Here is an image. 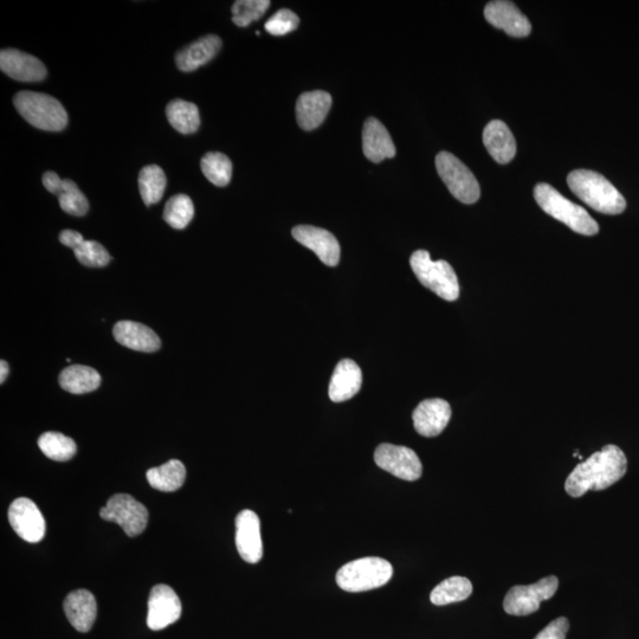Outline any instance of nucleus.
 I'll list each match as a JSON object with an SVG mask.
<instances>
[{"label": "nucleus", "instance_id": "nucleus-34", "mask_svg": "<svg viewBox=\"0 0 639 639\" xmlns=\"http://www.w3.org/2000/svg\"><path fill=\"white\" fill-rule=\"evenodd\" d=\"M269 6V0H238L232 5V22L237 27H248L266 14Z\"/></svg>", "mask_w": 639, "mask_h": 639}, {"label": "nucleus", "instance_id": "nucleus-35", "mask_svg": "<svg viewBox=\"0 0 639 639\" xmlns=\"http://www.w3.org/2000/svg\"><path fill=\"white\" fill-rule=\"evenodd\" d=\"M75 257L83 266L89 268L106 267L111 262L112 257L102 245L95 241L82 242L79 247L74 250Z\"/></svg>", "mask_w": 639, "mask_h": 639}, {"label": "nucleus", "instance_id": "nucleus-30", "mask_svg": "<svg viewBox=\"0 0 639 639\" xmlns=\"http://www.w3.org/2000/svg\"><path fill=\"white\" fill-rule=\"evenodd\" d=\"M167 179L165 172L158 165H148L139 174L141 198L147 206L157 204L163 198Z\"/></svg>", "mask_w": 639, "mask_h": 639}, {"label": "nucleus", "instance_id": "nucleus-36", "mask_svg": "<svg viewBox=\"0 0 639 639\" xmlns=\"http://www.w3.org/2000/svg\"><path fill=\"white\" fill-rule=\"evenodd\" d=\"M300 18L292 10L281 9L268 19L264 28L273 36H284L299 28Z\"/></svg>", "mask_w": 639, "mask_h": 639}, {"label": "nucleus", "instance_id": "nucleus-8", "mask_svg": "<svg viewBox=\"0 0 639 639\" xmlns=\"http://www.w3.org/2000/svg\"><path fill=\"white\" fill-rule=\"evenodd\" d=\"M103 520L115 522L124 529L129 538L138 537L148 524V511L141 502L128 494H115L100 509Z\"/></svg>", "mask_w": 639, "mask_h": 639}, {"label": "nucleus", "instance_id": "nucleus-20", "mask_svg": "<svg viewBox=\"0 0 639 639\" xmlns=\"http://www.w3.org/2000/svg\"><path fill=\"white\" fill-rule=\"evenodd\" d=\"M113 335L120 345L138 352H157L161 341L150 327L134 321H120L113 328Z\"/></svg>", "mask_w": 639, "mask_h": 639}, {"label": "nucleus", "instance_id": "nucleus-26", "mask_svg": "<svg viewBox=\"0 0 639 639\" xmlns=\"http://www.w3.org/2000/svg\"><path fill=\"white\" fill-rule=\"evenodd\" d=\"M60 385L64 391L73 395H85L99 389L101 376L92 367L71 365L61 372Z\"/></svg>", "mask_w": 639, "mask_h": 639}, {"label": "nucleus", "instance_id": "nucleus-21", "mask_svg": "<svg viewBox=\"0 0 639 639\" xmlns=\"http://www.w3.org/2000/svg\"><path fill=\"white\" fill-rule=\"evenodd\" d=\"M63 608L69 623L77 631L85 634L93 628L96 616H98V604H96L93 593L87 590L71 592L64 600Z\"/></svg>", "mask_w": 639, "mask_h": 639}, {"label": "nucleus", "instance_id": "nucleus-27", "mask_svg": "<svg viewBox=\"0 0 639 639\" xmlns=\"http://www.w3.org/2000/svg\"><path fill=\"white\" fill-rule=\"evenodd\" d=\"M147 481L159 492L172 493L184 486L186 468L178 460H171L163 466L147 470Z\"/></svg>", "mask_w": 639, "mask_h": 639}, {"label": "nucleus", "instance_id": "nucleus-17", "mask_svg": "<svg viewBox=\"0 0 639 639\" xmlns=\"http://www.w3.org/2000/svg\"><path fill=\"white\" fill-rule=\"evenodd\" d=\"M0 69L5 75L19 82H40L47 77V68L42 61L16 49L2 50Z\"/></svg>", "mask_w": 639, "mask_h": 639}, {"label": "nucleus", "instance_id": "nucleus-3", "mask_svg": "<svg viewBox=\"0 0 639 639\" xmlns=\"http://www.w3.org/2000/svg\"><path fill=\"white\" fill-rule=\"evenodd\" d=\"M534 197L540 208L547 215L558 219L559 222L567 225L568 228L585 236H595L598 234L599 225L582 206L574 204L568 200L553 186L542 183L535 186Z\"/></svg>", "mask_w": 639, "mask_h": 639}, {"label": "nucleus", "instance_id": "nucleus-33", "mask_svg": "<svg viewBox=\"0 0 639 639\" xmlns=\"http://www.w3.org/2000/svg\"><path fill=\"white\" fill-rule=\"evenodd\" d=\"M193 217H195V205L189 196H173L165 205L164 219L173 229H185Z\"/></svg>", "mask_w": 639, "mask_h": 639}, {"label": "nucleus", "instance_id": "nucleus-5", "mask_svg": "<svg viewBox=\"0 0 639 639\" xmlns=\"http://www.w3.org/2000/svg\"><path fill=\"white\" fill-rule=\"evenodd\" d=\"M392 576L393 567L389 561L367 557L342 566L337 573V583L347 592H365L386 585Z\"/></svg>", "mask_w": 639, "mask_h": 639}, {"label": "nucleus", "instance_id": "nucleus-37", "mask_svg": "<svg viewBox=\"0 0 639 639\" xmlns=\"http://www.w3.org/2000/svg\"><path fill=\"white\" fill-rule=\"evenodd\" d=\"M568 629L570 622L567 618L560 617L548 624L534 639H566Z\"/></svg>", "mask_w": 639, "mask_h": 639}, {"label": "nucleus", "instance_id": "nucleus-23", "mask_svg": "<svg viewBox=\"0 0 639 639\" xmlns=\"http://www.w3.org/2000/svg\"><path fill=\"white\" fill-rule=\"evenodd\" d=\"M363 150L365 157L376 164L396 156V146L389 131L376 118H369L365 122Z\"/></svg>", "mask_w": 639, "mask_h": 639}, {"label": "nucleus", "instance_id": "nucleus-7", "mask_svg": "<svg viewBox=\"0 0 639 639\" xmlns=\"http://www.w3.org/2000/svg\"><path fill=\"white\" fill-rule=\"evenodd\" d=\"M436 169L451 195L464 204H474L480 199L479 182L462 161L449 152L436 157Z\"/></svg>", "mask_w": 639, "mask_h": 639}, {"label": "nucleus", "instance_id": "nucleus-28", "mask_svg": "<svg viewBox=\"0 0 639 639\" xmlns=\"http://www.w3.org/2000/svg\"><path fill=\"white\" fill-rule=\"evenodd\" d=\"M166 116L171 126L182 134L196 133L200 126L198 107L192 102L171 101L166 107Z\"/></svg>", "mask_w": 639, "mask_h": 639}, {"label": "nucleus", "instance_id": "nucleus-38", "mask_svg": "<svg viewBox=\"0 0 639 639\" xmlns=\"http://www.w3.org/2000/svg\"><path fill=\"white\" fill-rule=\"evenodd\" d=\"M85 238L80 232L74 230H64L60 235V242L66 247L75 250L82 242H85Z\"/></svg>", "mask_w": 639, "mask_h": 639}, {"label": "nucleus", "instance_id": "nucleus-22", "mask_svg": "<svg viewBox=\"0 0 639 639\" xmlns=\"http://www.w3.org/2000/svg\"><path fill=\"white\" fill-rule=\"evenodd\" d=\"M361 384H363V373L358 364L351 359L341 360L335 367L331 384H329V398L334 403L346 402L357 395Z\"/></svg>", "mask_w": 639, "mask_h": 639}, {"label": "nucleus", "instance_id": "nucleus-16", "mask_svg": "<svg viewBox=\"0 0 639 639\" xmlns=\"http://www.w3.org/2000/svg\"><path fill=\"white\" fill-rule=\"evenodd\" d=\"M412 419L419 435L436 437L447 428L451 419V408L447 400L426 399L413 411Z\"/></svg>", "mask_w": 639, "mask_h": 639}, {"label": "nucleus", "instance_id": "nucleus-4", "mask_svg": "<svg viewBox=\"0 0 639 639\" xmlns=\"http://www.w3.org/2000/svg\"><path fill=\"white\" fill-rule=\"evenodd\" d=\"M14 105L30 125L48 132H61L68 125V114L53 96L28 92L18 93Z\"/></svg>", "mask_w": 639, "mask_h": 639}, {"label": "nucleus", "instance_id": "nucleus-10", "mask_svg": "<svg viewBox=\"0 0 639 639\" xmlns=\"http://www.w3.org/2000/svg\"><path fill=\"white\" fill-rule=\"evenodd\" d=\"M377 466L404 481H417L423 474L418 455L410 448L400 445L380 444L374 453Z\"/></svg>", "mask_w": 639, "mask_h": 639}, {"label": "nucleus", "instance_id": "nucleus-39", "mask_svg": "<svg viewBox=\"0 0 639 639\" xmlns=\"http://www.w3.org/2000/svg\"><path fill=\"white\" fill-rule=\"evenodd\" d=\"M9 376V364L5 360L0 361V383H4Z\"/></svg>", "mask_w": 639, "mask_h": 639}, {"label": "nucleus", "instance_id": "nucleus-2", "mask_svg": "<svg viewBox=\"0 0 639 639\" xmlns=\"http://www.w3.org/2000/svg\"><path fill=\"white\" fill-rule=\"evenodd\" d=\"M567 184L574 195L600 213L619 215L626 209V200L622 193L602 174L595 171H573L568 174Z\"/></svg>", "mask_w": 639, "mask_h": 639}, {"label": "nucleus", "instance_id": "nucleus-12", "mask_svg": "<svg viewBox=\"0 0 639 639\" xmlns=\"http://www.w3.org/2000/svg\"><path fill=\"white\" fill-rule=\"evenodd\" d=\"M9 522L18 537L36 544L45 535V520L34 501L21 497L11 503Z\"/></svg>", "mask_w": 639, "mask_h": 639}, {"label": "nucleus", "instance_id": "nucleus-29", "mask_svg": "<svg viewBox=\"0 0 639 639\" xmlns=\"http://www.w3.org/2000/svg\"><path fill=\"white\" fill-rule=\"evenodd\" d=\"M473 593V584L464 577H451L438 584L431 592L432 604L443 606L468 599Z\"/></svg>", "mask_w": 639, "mask_h": 639}, {"label": "nucleus", "instance_id": "nucleus-1", "mask_svg": "<svg viewBox=\"0 0 639 639\" xmlns=\"http://www.w3.org/2000/svg\"><path fill=\"white\" fill-rule=\"evenodd\" d=\"M628 469V460L617 445H606L586 461L578 464L565 482L568 495L580 497L589 490H604L622 479Z\"/></svg>", "mask_w": 639, "mask_h": 639}, {"label": "nucleus", "instance_id": "nucleus-19", "mask_svg": "<svg viewBox=\"0 0 639 639\" xmlns=\"http://www.w3.org/2000/svg\"><path fill=\"white\" fill-rule=\"evenodd\" d=\"M332 107V96L324 90L303 93L296 102V119L305 131L321 126Z\"/></svg>", "mask_w": 639, "mask_h": 639}, {"label": "nucleus", "instance_id": "nucleus-18", "mask_svg": "<svg viewBox=\"0 0 639 639\" xmlns=\"http://www.w3.org/2000/svg\"><path fill=\"white\" fill-rule=\"evenodd\" d=\"M43 185L50 193L57 196L61 209L71 216H85L89 210L88 199L77 185L70 179H61L55 172L44 173Z\"/></svg>", "mask_w": 639, "mask_h": 639}, {"label": "nucleus", "instance_id": "nucleus-31", "mask_svg": "<svg viewBox=\"0 0 639 639\" xmlns=\"http://www.w3.org/2000/svg\"><path fill=\"white\" fill-rule=\"evenodd\" d=\"M38 447L42 453L56 462H67L76 454L77 447L74 440L60 434V432H45L38 440Z\"/></svg>", "mask_w": 639, "mask_h": 639}, {"label": "nucleus", "instance_id": "nucleus-32", "mask_svg": "<svg viewBox=\"0 0 639 639\" xmlns=\"http://www.w3.org/2000/svg\"><path fill=\"white\" fill-rule=\"evenodd\" d=\"M200 167L206 179L210 183L218 187H224L229 185L232 178V163L231 160L223 153L211 152L205 154L202 161H200Z\"/></svg>", "mask_w": 639, "mask_h": 639}, {"label": "nucleus", "instance_id": "nucleus-24", "mask_svg": "<svg viewBox=\"0 0 639 639\" xmlns=\"http://www.w3.org/2000/svg\"><path fill=\"white\" fill-rule=\"evenodd\" d=\"M222 49V40L216 35H208L199 38L176 55V64L179 70L191 73L209 63Z\"/></svg>", "mask_w": 639, "mask_h": 639}, {"label": "nucleus", "instance_id": "nucleus-9", "mask_svg": "<svg viewBox=\"0 0 639 639\" xmlns=\"http://www.w3.org/2000/svg\"><path fill=\"white\" fill-rule=\"evenodd\" d=\"M559 580L550 576L532 585H518L508 591L503 609L511 616H528L540 609V604L558 591Z\"/></svg>", "mask_w": 639, "mask_h": 639}, {"label": "nucleus", "instance_id": "nucleus-14", "mask_svg": "<svg viewBox=\"0 0 639 639\" xmlns=\"http://www.w3.org/2000/svg\"><path fill=\"white\" fill-rule=\"evenodd\" d=\"M293 237L300 244L312 250L326 266H338L340 262V244L331 232L312 227V225H299V227L293 229Z\"/></svg>", "mask_w": 639, "mask_h": 639}, {"label": "nucleus", "instance_id": "nucleus-13", "mask_svg": "<svg viewBox=\"0 0 639 639\" xmlns=\"http://www.w3.org/2000/svg\"><path fill=\"white\" fill-rule=\"evenodd\" d=\"M236 547L241 558L249 564H257L263 557L261 521L250 509L237 515Z\"/></svg>", "mask_w": 639, "mask_h": 639}, {"label": "nucleus", "instance_id": "nucleus-6", "mask_svg": "<svg viewBox=\"0 0 639 639\" xmlns=\"http://www.w3.org/2000/svg\"><path fill=\"white\" fill-rule=\"evenodd\" d=\"M411 268L424 287L445 301H456L460 284L453 267L447 261H432L426 250H417L410 258Z\"/></svg>", "mask_w": 639, "mask_h": 639}, {"label": "nucleus", "instance_id": "nucleus-15", "mask_svg": "<svg viewBox=\"0 0 639 639\" xmlns=\"http://www.w3.org/2000/svg\"><path fill=\"white\" fill-rule=\"evenodd\" d=\"M484 17L493 27L506 31L512 37H527L532 31L531 22L513 2L497 0L488 3Z\"/></svg>", "mask_w": 639, "mask_h": 639}, {"label": "nucleus", "instance_id": "nucleus-11", "mask_svg": "<svg viewBox=\"0 0 639 639\" xmlns=\"http://www.w3.org/2000/svg\"><path fill=\"white\" fill-rule=\"evenodd\" d=\"M182 616V602L172 587L159 584L153 587L148 598L147 625L160 631L176 623Z\"/></svg>", "mask_w": 639, "mask_h": 639}, {"label": "nucleus", "instance_id": "nucleus-25", "mask_svg": "<svg viewBox=\"0 0 639 639\" xmlns=\"http://www.w3.org/2000/svg\"><path fill=\"white\" fill-rule=\"evenodd\" d=\"M484 146L497 163H511L516 154V142L511 129L501 120H494L484 128Z\"/></svg>", "mask_w": 639, "mask_h": 639}]
</instances>
